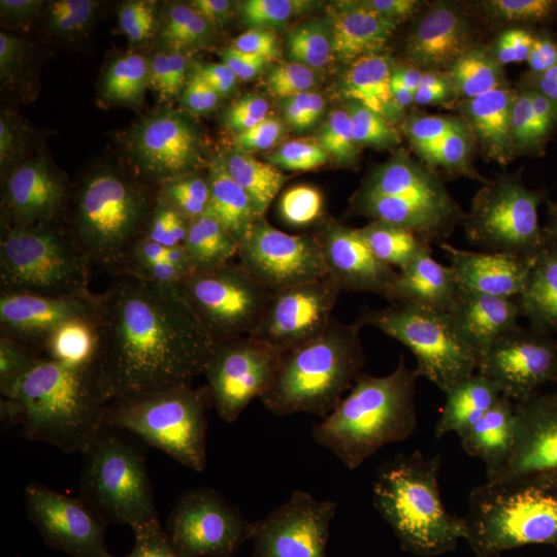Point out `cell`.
I'll return each mask as SVG.
<instances>
[{
    "mask_svg": "<svg viewBox=\"0 0 557 557\" xmlns=\"http://www.w3.org/2000/svg\"><path fill=\"white\" fill-rule=\"evenodd\" d=\"M146 454L150 557H307L324 512L269 428L183 409Z\"/></svg>",
    "mask_w": 557,
    "mask_h": 557,
    "instance_id": "cell-1",
    "label": "cell"
},
{
    "mask_svg": "<svg viewBox=\"0 0 557 557\" xmlns=\"http://www.w3.org/2000/svg\"><path fill=\"white\" fill-rule=\"evenodd\" d=\"M231 300L189 260L148 249L113 282L95 343L138 403L170 416L185 409L190 381L214 355Z\"/></svg>",
    "mask_w": 557,
    "mask_h": 557,
    "instance_id": "cell-2",
    "label": "cell"
},
{
    "mask_svg": "<svg viewBox=\"0 0 557 557\" xmlns=\"http://www.w3.org/2000/svg\"><path fill=\"white\" fill-rule=\"evenodd\" d=\"M137 398L94 339H20L2 332V435L69 445L135 440Z\"/></svg>",
    "mask_w": 557,
    "mask_h": 557,
    "instance_id": "cell-3",
    "label": "cell"
},
{
    "mask_svg": "<svg viewBox=\"0 0 557 557\" xmlns=\"http://www.w3.org/2000/svg\"><path fill=\"white\" fill-rule=\"evenodd\" d=\"M300 485L324 515L375 504L409 440L359 394L292 406L267 424Z\"/></svg>",
    "mask_w": 557,
    "mask_h": 557,
    "instance_id": "cell-4",
    "label": "cell"
},
{
    "mask_svg": "<svg viewBox=\"0 0 557 557\" xmlns=\"http://www.w3.org/2000/svg\"><path fill=\"white\" fill-rule=\"evenodd\" d=\"M358 394L408 440L493 416L472 354H442L388 329L359 364Z\"/></svg>",
    "mask_w": 557,
    "mask_h": 557,
    "instance_id": "cell-5",
    "label": "cell"
},
{
    "mask_svg": "<svg viewBox=\"0 0 557 557\" xmlns=\"http://www.w3.org/2000/svg\"><path fill=\"white\" fill-rule=\"evenodd\" d=\"M511 438L494 416L410 438L375 504L421 531L448 522L491 496Z\"/></svg>",
    "mask_w": 557,
    "mask_h": 557,
    "instance_id": "cell-6",
    "label": "cell"
},
{
    "mask_svg": "<svg viewBox=\"0 0 557 557\" xmlns=\"http://www.w3.org/2000/svg\"><path fill=\"white\" fill-rule=\"evenodd\" d=\"M188 214L215 269L239 278L288 260L300 230L292 190L256 164H239L209 180L194 194Z\"/></svg>",
    "mask_w": 557,
    "mask_h": 557,
    "instance_id": "cell-7",
    "label": "cell"
},
{
    "mask_svg": "<svg viewBox=\"0 0 557 557\" xmlns=\"http://www.w3.org/2000/svg\"><path fill=\"white\" fill-rule=\"evenodd\" d=\"M146 442L69 445L51 440L0 438L2 502L46 523L62 536L70 512L101 483L143 479Z\"/></svg>",
    "mask_w": 557,
    "mask_h": 557,
    "instance_id": "cell-8",
    "label": "cell"
},
{
    "mask_svg": "<svg viewBox=\"0 0 557 557\" xmlns=\"http://www.w3.org/2000/svg\"><path fill=\"white\" fill-rule=\"evenodd\" d=\"M100 270L65 236L25 248L3 265L2 332L20 339L78 335L100 317Z\"/></svg>",
    "mask_w": 557,
    "mask_h": 557,
    "instance_id": "cell-9",
    "label": "cell"
},
{
    "mask_svg": "<svg viewBox=\"0 0 557 557\" xmlns=\"http://www.w3.org/2000/svg\"><path fill=\"white\" fill-rule=\"evenodd\" d=\"M544 491L498 479L479 507L423 531L416 557H544Z\"/></svg>",
    "mask_w": 557,
    "mask_h": 557,
    "instance_id": "cell-10",
    "label": "cell"
},
{
    "mask_svg": "<svg viewBox=\"0 0 557 557\" xmlns=\"http://www.w3.org/2000/svg\"><path fill=\"white\" fill-rule=\"evenodd\" d=\"M472 357L491 413L512 437L557 440V375L537 343L493 333Z\"/></svg>",
    "mask_w": 557,
    "mask_h": 557,
    "instance_id": "cell-11",
    "label": "cell"
},
{
    "mask_svg": "<svg viewBox=\"0 0 557 557\" xmlns=\"http://www.w3.org/2000/svg\"><path fill=\"white\" fill-rule=\"evenodd\" d=\"M314 306L309 322L327 330L361 364L387 332L383 311L372 292L347 265L338 237L325 234L313 249Z\"/></svg>",
    "mask_w": 557,
    "mask_h": 557,
    "instance_id": "cell-12",
    "label": "cell"
},
{
    "mask_svg": "<svg viewBox=\"0 0 557 557\" xmlns=\"http://www.w3.org/2000/svg\"><path fill=\"white\" fill-rule=\"evenodd\" d=\"M292 406L276 369H245L212 355L190 381L185 409L242 426H267Z\"/></svg>",
    "mask_w": 557,
    "mask_h": 557,
    "instance_id": "cell-13",
    "label": "cell"
},
{
    "mask_svg": "<svg viewBox=\"0 0 557 557\" xmlns=\"http://www.w3.org/2000/svg\"><path fill=\"white\" fill-rule=\"evenodd\" d=\"M498 83L525 95L557 81V14L544 2L507 3L496 25Z\"/></svg>",
    "mask_w": 557,
    "mask_h": 557,
    "instance_id": "cell-14",
    "label": "cell"
},
{
    "mask_svg": "<svg viewBox=\"0 0 557 557\" xmlns=\"http://www.w3.org/2000/svg\"><path fill=\"white\" fill-rule=\"evenodd\" d=\"M357 359L332 335L314 324L287 330L276 372L293 406H309L347 394L357 386Z\"/></svg>",
    "mask_w": 557,
    "mask_h": 557,
    "instance_id": "cell-15",
    "label": "cell"
},
{
    "mask_svg": "<svg viewBox=\"0 0 557 557\" xmlns=\"http://www.w3.org/2000/svg\"><path fill=\"white\" fill-rule=\"evenodd\" d=\"M225 131V87L194 78L168 91L153 115L150 141L157 152L208 161Z\"/></svg>",
    "mask_w": 557,
    "mask_h": 557,
    "instance_id": "cell-16",
    "label": "cell"
},
{
    "mask_svg": "<svg viewBox=\"0 0 557 557\" xmlns=\"http://www.w3.org/2000/svg\"><path fill=\"white\" fill-rule=\"evenodd\" d=\"M336 237L347 265L375 296L387 324L397 327L399 317L429 273L426 260L364 225L347 226Z\"/></svg>",
    "mask_w": 557,
    "mask_h": 557,
    "instance_id": "cell-17",
    "label": "cell"
},
{
    "mask_svg": "<svg viewBox=\"0 0 557 557\" xmlns=\"http://www.w3.org/2000/svg\"><path fill=\"white\" fill-rule=\"evenodd\" d=\"M423 531L376 504L327 512L307 557H416Z\"/></svg>",
    "mask_w": 557,
    "mask_h": 557,
    "instance_id": "cell-18",
    "label": "cell"
},
{
    "mask_svg": "<svg viewBox=\"0 0 557 557\" xmlns=\"http://www.w3.org/2000/svg\"><path fill=\"white\" fill-rule=\"evenodd\" d=\"M319 38L284 7L255 5L240 21L234 57L244 75L278 79L310 67Z\"/></svg>",
    "mask_w": 557,
    "mask_h": 557,
    "instance_id": "cell-19",
    "label": "cell"
},
{
    "mask_svg": "<svg viewBox=\"0 0 557 557\" xmlns=\"http://www.w3.org/2000/svg\"><path fill=\"white\" fill-rule=\"evenodd\" d=\"M145 478L112 480L81 498L70 512L62 536L97 544H129L145 537Z\"/></svg>",
    "mask_w": 557,
    "mask_h": 557,
    "instance_id": "cell-20",
    "label": "cell"
},
{
    "mask_svg": "<svg viewBox=\"0 0 557 557\" xmlns=\"http://www.w3.org/2000/svg\"><path fill=\"white\" fill-rule=\"evenodd\" d=\"M432 76L440 94L486 101L498 84L496 38L474 30L445 40L432 53Z\"/></svg>",
    "mask_w": 557,
    "mask_h": 557,
    "instance_id": "cell-21",
    "label": "cell"
},
{
    "mask_svg": "<svg viewBox=\"0 0 557 557\" xmlns=\"http://www.w3.org/2000/svg\"><path fill=\"white\" fill-rule=\"evenodd\" d=\"M150 5L139 0H84L70 10L67 35L73 49L91 58H115L134 46Z\"/></svg>",
    "mask_w": 557,
    "mask_h": 557,
    "instance_id": "cell-22",
    "label": "cell"
},
{
    "mask_svg": "<svg viewBox=\"0 0 557 557\" xmlns=\"http://www.w3.org/2000/svg\"><path fill=\"white\" fill-rule=\"evenodd\" d=\"M239 281L234 293L282 329H296L310 321L314 306L311 265H304L298 260H282L251 271Z\"/></svg>",
    "mask_w": 557,
    "mask_h": 557,
    "instance_id": "cell-23",
    "label": "cell"
},
{
    "mask_svg": "<svg viewBox=\"0 0 557 557\" xmlns=\"http://www.w3.org/2000/svg\"><path fill=\"white\" fill-rule=\"evenodd\" d=\"M277 81L242 73L225 87V131L240 153L263 149L276 137L282 123Z\"/></svg>",
    "mask_w": 557,
    "mask_h": 557,
    "instance_id": "cell-24",
    "label": "cell"
},
{
    "mask_svg": "<svg viewBox=\"0 0 557 557\" xmlns=\"http://www.w3.org/2000/svg\"><path fill=\"white\" fill-rule=\"evenodd\" d=\"M287 330L234 293L214 357L251 370L276 369Z\"/></svg>",
    "mask_w": 557,
    "mask_h": 557,
    "instance_id": "cell-25",
    "label": "cell"
},
{
    "mask_svg": "<svg viewBox=\"0 0 557 557\" xmlns=\"http://www.w3.org/2000/svg\"><path fill=\"white\" fill-rule=\"evenodd\" d=\"M468 10L460 0H372L362 10V32L376 44L420 39Z\"/></svg>",
    "mask_w": 557,
    "mask_h": 557,
    "instance_id": "cell-26",
    "label": "cell"
},
{
    "mask_svg": "<svg viewBox=\"0 0 557 557\" xmlns=\"http://www.w3.org/2000/svg\"><path fill=\"white\" fill-rule=\"evenodd\" d=\"M50 214L49 196L24 171L3 166L0 174V252L7 265L35 244Z\"/></svg>",
    "mask_w": 557,
    "mask_h": 557,
    "instance_id": "cell-27",
    "label": "cell"
},
{
    "mask_svg": "<svg viewBox=\"0 0 557 557\" xmlns=\"http://www.w3.org/2000/svg\"><path fill=\"white\" fill-rule=\"evenodd\" d=\"M239 30L236 3L226 0L189 2L177 16L180 46L201 67H215L236 54Z\"/></svg>",
    "mask_w": 557,
    "mask_h": 557,
    "instance_id": "cell-28",
    "label": "cell"
},
{
    "mask_svg": "<svg viewBox=\"0 0 557 557\" xmlns=\"http://www.w3.org/2000/svg\"><path fill=\"white\" fill-rule=\"evenodd\" d=\"M480 218L494 234L525 247L537 233L539 218L531 207L525 174L519 164L498 168L480 200Z\"/></svg>",
    "mask_w": 557,
    "mask_h": 557,
    "instance_id": "cell-29",
    "label": "cell"
},
{
    "mask_svg": "<svg viewBox=\"0 0 557 557\" xmlns=\"http://www.w3.org/2000/svg\"><path fill=\"white\" fill-rule=\"evenodd\" d=\"M493 237L480 214L468 209H442L418 222L403 236V242L418 255L463 258L487 247Z\"/></svg>",
    "mask_w": 557,
    "mask_h": 557,
    "instance_id": "cell-30",
    "label": "cell"
},
{
    "mask_svg": "<svg viewBox=\"0 0 557 557\" xmlns=\"http://www.w3.org/2000/svg\"><path fill=\"white\" fill-rule=\"evenodd\" d=\"M485 310L482 289L475 282L448 277L435 282L420 300V318L429 333L458 339L480 327Z\"/></svg>",
    "mask_w": 557,
    "mask_h": 557,
    "instance_id": "cell-31",
    "label": "cell"
},
{
    "mask_svg": "<svg viewBox=\"0 0 557 557\" xmlns=\"http://www.w3.org/2000/svg\"><path fill=\"white\" fill-rule=\"evenodd\" d=\"M472 121L474 115L468 102L438 91L410 102L399 119V131L410 145L432 149L463 138Z\"/></svg>",
    "mask_w": 557,
    "mask_h": 557,
    "instance_id": "cell-32",
    "label": "cell"
},
{
    "mask_svg": "<svg viewBox=\"0 0 557 557\" xmlns=\"http://www.w3.org/2000/svg\"><path fill=\"white\" fill-rule=\"evenodd\" d=\"M44 67L20 51L0 50V119L5 131L32 120L44 95Z\"/></svg>",
    "mask_w": 557,
    "mask_h": 557,
    "instance_id": "cell-33",
    "label": "cell"
},
{
    "mask_svg": "<svg viewBox=\"0 0 557 557\" xmlns=\"http://www.w3.org/2000/svg\"><path fill=\"white\" fill-rule=\"evenodd\" d=\"M403 153L386 143H370L339 166L338 185L357 201L368 199L401 177Z\"/></svg>",
    "mask_w": 557,
    "mask_h": 557,
    "instance_id": "cell-34",
    "label": "cell"
},
{
    "mask_svg": "<svg viewBox=\"0 0 557 557\" xmlns=\"http://www.w3.org/2000/svg\"><path fill=\"white\" fill-rule=\"evenodd\" d=\"M512 137L525 152L557 164V81L523 97L512 124Z\"/></svg>",
    "mask_w": 557,
    "mask_h": 557,
    "instance_id": "cell-35",
    "label": "cell"
},
{
    "mask_svg": "<svg viewBox=\"0 0 557 557\" xmlns=\"http://www.w3.org/2000/svg\"><path fill=\"white\" fill-rule=\"evenodd\" d=\"M273 157L289 171H310L324 163L332 143L304 116L298 106L288 110L273 143Z\"/></svg>",
    "mask_w": 557,
    "mask_h": 557,
    "instance_id": "cell-36",
    "label": "cell"
},
{
    "mask_svg": "<svg viewBox=\"0 0 557 557\" xmlns=\"http://www.w3.org/2000/svg\"><path fill=\"white\" fill-rule=\"evenodd\" d=\"M346 72L361 78L391 84L403 91L421 86L416 54L401 44L379 42L358 53Z\"/></svg>",
    "mask_w": 557,
    "mask_h": 557,
    "instance_id": "cell-37",
    "label": "cell"
},
{
    "mask_svg": "<svg viewBox=\"0 0 557 557\" xmlns=\"http://www.w3.org/2000/svg\"><path fill=\"white\" fill-rule=\"evenodd\" d=\"M424 188L412 175H401L387 188L355 203L354 212L364 226H392L408 222L421 207Z\"/></svg>",
    "mask_w": 557,
    "mask_h": 557,
    "instance_id": "cell-38",
    "label": "cell"
},
{
    "mask_svg": "<svg viewBox=\"0 0 557 557\" xmlns=\"http://www.w3.org/2000/svg\"><path fill=\"white\" fill-rule=\"evenodd\" d=\"M60 537L21 509L5 502L0 505V557H44Z\"/></svg>",
    "mask_w": 557,
    "mask_h": 557,
    "instance_id": "cell-39",
    "label": "cell"
},
{
    "mask_svg": "<svg viewBox=\"0 0 557 557\" xmlns=\"http://www.w3.org/2000/svg\"><path fill=\"white\" fill-rule=\"evenodd\" d=\"M67 3L62 0H2L0 25L3 35L22 42L42 40L60 20Z\"/></svg>",
    "mask_w": 557,
    "mask_h": 557,
    "instance_id": "cell-40",
    "label": "cell"
},
{
    "mask_svg": "<svg viewBox=\"0 0 557 557\" xmlns=\"http://www.w3.org/2000/svg\"><path fill=\"white\" fill-rule=\"evenodd\" d=\"M332 86L335 95L347 102L357 119L366 121L379 120L397 102L399 95L405 94L391 84L361 78L348 72L333 76Z\"/></svg>",
    "mask_w": 557,
    "mask_h": 557,
    "instance_id": "cell-41",
    "label": "cell"
},
{
    "mask_svg": "<svg viewBox=\"0 0 557 557\" xmlns=\"http://www.w3.org/2000/svg\"><path fill=\"white\" fill-rule=\"evenodd\" d=\"M296 106L332 145L344 141L357 120L354 110L338 95L302 98Z\"/></svg>",
    "mask_w": 557,
    "mask_h": 557,
    "instance_id": "cell-42",
    "label": "cell"
},
{
    "mask_svg": "<svg viewBox=\"0 0 557 557\" xmlns=\"http://www.w3.org/2000/svg\"><path fill=\"white\" fill-rule=\"evenodd\" d=\"M519 166L525 174L534 214L539 219L557 220V164L537 153L525 152Z\"/></svg>",
    "mask_w": 557,
    "mask_h": 557,
    "instance_id": "cell-43",
    "label": "cell"
},
{
    "mask_svg": "<svg viewBox=\"0 0 557 557\" xmlns=\"http://www.w3.org/2000/svg\"><path fill=\"white\" fill-rule=\"evenodd\" d=\"M284 9L319 39L339 35L348 21V5L343 0H289Z\"/></svg>",
    "mask_w": 557,
    "mask_h": 557,
    "instance_id": "cell-44",
    "label": "cell"
},
{
    "mask_svg": "<svg viewBox=\"0 0 557 557\" xmlns=\"http://www.w3.org/2000/svg\"><path fill=\"white\" fill-rule=\"evenodd\" d=\"M463 138L440 145L437 148L428 149L426 172L432 185L442 193L456 196L463 193L461 189V152H463Z\"/></svg>",
    "mask_w": 557,
    "mask_h": 557,
    "instance_id": "cell-45",
    "label": "cell"
},
{
    "mask_svg": "<svg viewBox=\"0 0 557 557\" xmlns=\"http://www.w3.org/2000/svg\"><path fill=\"white\" fill-rule=\"evenodd\" d=\"M44 557H150L146 536L129 544H97L81 539L61 536Z\"/></svg>",
    "mask_w": 557,
    "mask_h": 557,
    "instance_id": "cell-46",
    "label": "cell"
},
{
    "mask_svg": "<svg viewBox=\"0 0 557 557\" xmlns=\"http://www.w3.org/2000/svg\"><path fill=\"white\" fill-rule=\"evenodd\" d=\"M534 295L549 298L557 313V260L555 265L549 269L547 276L544 278V282H542V284L539 285L536 292H534Z\"/></svg>",
    "mask_w": 557,
    "mask_h": 557,
    "instance_id": "cell-47",
    "label": "cell"
},
{
    "mask_svg": "<svg viewBox=\"0 0 557 557\" xmlns=\"http://www.w3.org/2000/svg\"><path fill=\"white\" fill-rule=\"evenodd\" d=\"M533 483H536L542 491L549 490V487L557 490V461L544 463Z\"/></svg>",
    "mask_w": 557,
    "mask_h": 557,
    "instance_id": "cell-48",
    "label": "cell"
},
{
    "mask_svg": "<svg viewBox=\"0 0 557 557\" xmlns=\"http://www.w3.org/2000/svg\"><path fill=\"white\" fill-rule=\"evenodd\" d=\"M537 344L542 355L547 359L548 364L552 366V369L555 370L557 375V333H555L552 338Z\"/></svg>",
    "mask_w": 557,
    "mask_h": 557,
    "instance_id": "cell-49",
    "label": "cell"
},
{
    "mask_svg": "<svg viewBox=\"0 0 557 557\" xmlns=\"http://www.w3.org/2000/svg\"><path fill=\"white\" fill-rule=\"evenodd\" d=\"M531 310H533V317L537 319V321H541L542 322V319L541 317H539V310H537V306H536V299H534V296L533 298H531Z\"/></svg>",
    "mask_w": 557,
    "mask_h": 557,
    "instance_id": "cell-50",
    "label": "cell"
},
{
    "mask_svg": "<svg viewBox=\"0 0 557 557\" xmlns=\"http://www.w3.org/2000/svg\"><path fill=\"white\" fill-rule=\"evenodd\" d=\"M544 5L557 14V0H547V2H544Z\"/></svg>",
    "mask_w": 557,
    "mask_h": 557,
    "instance_id": "cell-51",
    "label": "cell"
}]
</instances>
